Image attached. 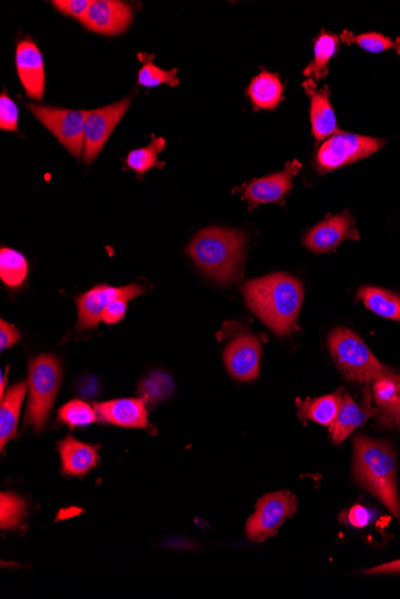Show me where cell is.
<instances>
[{
    "mask_svg": "<svg viewBox=\"0 0 400 599\" xmlns=\"http://www.w3.org/2000/svg\"><path fill=\"white\" fill-rule=\"evenodd\" d=\"M241 292L247 307L272 332L281 338L294 332L305 295L299 279L272 273L246 281Z\"/></svg>",
    "mask_w": 400,
    "mask_h": 599,
    "instance_id": "cell-1",
    "label": "cell"
},
{
    "mask_svg": "<svg viewBox=\"0 0 400 599\" xmlns=\"http://www.w3.org/2000/svg\"><path fill=\"white\" fill-rule=\"evenodd\" d=\"M397 473L396 451L389 442L363 435L354 438L355 484L377 498L400 522Z\"/></svg>",
    "mask_w": 400,
    "mask_h": 599,
    "instance_id": "cell-2",
    "label": "cell"
},
{
    "mask_svg": "<svg viewBox=\"0 0 400 599\" xmlns=\"http://www.w3.org/2000/svg\"><path fill=\"white\" fill-rule=\"evenodd\" d=\"M186 253L206 277L230 285L244 274L246 236L240 230L210 226L192 238Z\"/></svg>",
    "mask_w": 400,
    "mask_h": 599,
    "instance_id": "cell-3",
    "label": "cell"
},
{
    "mask_svg": "<svg viewBox=\"0 0 400 599\" xmlns=\"http://www.w3.org/2000/svg\"><path fill=\"white\" fill-rule=\"evenodd\" d=\"M327 346L333 362L345 380L373 384L397 375L375 357L360 335L348 328H336L327 336Z\"/></svg>",
    "mask_w": 400,
    "mask_h": 599,
    "instance_id": "cell-4",
    "label": "cell"
},
{
    "mask_svg": "<svg viewBox=\"0 0 400 599\" xmlns=\"http://www.w3.org/2000/svg\"><path fill=\"white\" fill-rule=\"evenodd\" d=\"M62 363L52 354H42L29 362V399L24 427L34 426L36 432L45 429L62 384Z\"/></svg>",
    "mask_w": 400,
    "mask_h": 599,
    "instance_id": "cell-5",
    "label": "cell"
},
{
    "mask_svg": "<svg viewBox=\"0 0 400 599\" xmlns=\"http://www.w3.org/2000/svg\"><path fill=\"white\" fill-rule=\"evenodd\" d=\"M384 145L383 139L338 132L321 145L315 160L317 169L321 174L329 173L375 154Z\"/></svg>",
    "mask_w": 400,
    "mask_h": 599,
    "instance_id": "cell-6",
    "label": "cell"
},
{
    "mask_svg": "<svg viewBox=\"0 0 400 599\" xmlns=\"http://www.w3.org/2000/svg\"><path fill=\"white\" fill-rule=\"evenodd\" d=\"M298 510V499L289 491L265 494L257 501L256 511L248 518L246 535L253 542H265Z\"/></svg>",
    "mask_w": 400,
    "mask_h": 599,
    "instance_id": "cell-7",
    "label": "cell"
},
{
    "mask_svg": "<svg viewBox=\"0 0 400 599\" xmlns=\"http://www.w3.org/2000/svg\"><path fill=\"white\" fill-rule=\"evenodd\" d=\"M30 110L47 130H50L60 144L76 158L84 150V131L88 110L63 109L48 106L29 105Z\"/></svg>",
    "mask_w": 400,
    "mask_h": 599,
    "instance_id": "cell-8",
    "label": "cell"
},
{
    "mask_svg": "<svg viewBox=\"0 0 400 599\" xmlns=\"http://www.w3.org/2000/svg\"><path fill=\"white\" fill-rule=\"evenodd\" d=\"M143 293L138 284L113 287L106 284L93 287L76 299L78 308L77 330L96 329L102 321L103 313L115 299L124 298L132 301Z\"/></svg>",
    "mask_w": 400,
    "mask_h": 599,
    "instance_id": "cell-9",
    "label": "cell"
},
{
    "mask_svg": "<svg viewBox=\"0 0 400 599\" xmlns=\"http://www.w3.org/2000/svg\"><path fill=\"white\" fill-rule=\"evenodd\" d=\"M132 97H126L113 105L88 110L86 131H84V161L88 164L94 162L111 137L114 128L129 109Z\"/></svg>",
    "mask_w": 400,
    "mask_h": 599,
    "instance_id": "cell-10",
    "label": "cell"
},
{
    "mask_svg": "<svg viewBox=\"0 0 400 599\" xmlns=\"http://www.w3.org/2000/svg\"><path fill=\"white\" fill-rule=\"evenodd\" d=\"M263 347L257 336L242 333L229 342L223 359L229 375L240 382L257 380Z\"/></svg>",
    "mask_w": 400,
    "mask_h": 599,
    "instance_id": "cell-11",
    "label": "cell"
},
{
    "mask_svg": "<svg viewBox=\"0 0 400 599\" xmlns=\"http://www.w3.org/2000/svg\"><path fill=\"white\" fill-rule=\"evenodd\" d=\"M359 241L360 232L356 222L348 212L326 218L324 222L315 225L303 240L307 249L315 254L330 253L344 241Z\"/></svg>",
    "mask_w": 400,
    "mask_h": 599,
    "instance_id": "cell-12",
    "label": "cell"
},
{
    "mask_svg": "<svg viewBox=\"0 0 400 599\" xmlns=\"http://www.w3.org/2000/svg\"><path fill=\"white\" fill-rule=\"evenodd\" d=\"M132 20L133 11L129 4L119 0H95L82 23L90 32L113 36L126 32Z\"/></svg>",
    "mask_w": 400,
    "mask_h": 599,
    "instance_id": "cell-13",
    "label": "cell"
},
{
    "mask_svg": "<svg viewBox=\"0 0 400 599\" xmlns=\"http://www.w3.org/2000/svg\"><path fill=\"white\" fill-rule=\"evenodd\" d=\"M16 70L18 78L30 99H44L46 73L44 58L33 41L23 40L16 48Z\"/></svg>",
    "mask_w": 400,
    "mask_h": 599,
    "instance_id": "cell-14",
    "label": "cell"
},
{
    "mask_svg": "<svg viewBox=\"0 0 400 599\" xmlns=\"http://www.w3.org/2000/svg\"><path fill=\"white\" fill-rule=\"evenodd\" d=\"M301 163L293 161L287 164L281 173L253 180L245 187L244 199L253 206L276 203L293 187V180L300 173Z\"/></svg>",
    "mask_w": 400,
    "mask_h": 599,
    "instance_id": "cell-15",
    "label": "cell"
},
{
    "mask_svg": "<svg viewBox=\"0 0 400 599\" xmlns=\"http://www.w3.org/2000/svg\"><path fill=\"white\" fill-rule=\"evenodd\" d=\"M94 408L105 424L126 429H147L149 426L147 401L143 397L99 402Z\"/></svg>",
    "mask_w": 400,
    "mask_h": 599,
    "instance_id": "cell-16",
    "label": "cell"
},
{
    "mask_svg": "<svg viewBox=\"0 0 400 599\" xmlns=\"http://www.w3.org/2000/svg\"><path fill=\"white\" fill-rule=\"evenodd\" d=\"M341 394V405H339L337 417L330 426L331 439L336 445L342 444L351 433L377 414L371 408V393L368 390L363 405H359L347 391L341 390Z\"/></svg>",
    "mask_w": 400,
    "mask_h": 599,
    "instance_id": "cell-17",
    "label": "cell"
},
{
    "mask_svg": "<svg viewBox=\"0 0 400 599\" xmlns=\"http://www.w3.org/2000/svg\"><path fill=\"white\" fill-rule=\"evenodd\" d=\"M63 472L70 476H84L98 466L100 446L80 442L75 437H65L58 443Z\"/></svg>",
    "mask_w": 400,
    "mask_h": 599,
    "instance_id": "cell-18",
    "label": "cell"
},
{
    "mask_svg": "<svg viewBox=\"0 0 400 599\" xmlns=\"http://www.w3.org/2000/svg\"><path fill=\"white\" fill-rule=\"evenodd\" d=\"M306 93L311 97V121L314 137L324 140L338 133L335 110L330 103L329 88L318 90L313 79L303 83Z\"/></svg>",
    "mask_w": 400,
    "mask_h": 599,
    "instance_id": "cell-19",
    "label": "cell"
},
{
    "mask_svg": "<svg viewBox=\"0 0 400 599\" xmlns=\"http://www.w3.org/2000/svg\"><path fill=\"white\" fill-rule=\"evenodd\" d=\"M373 397L379 407L378 424L400 430V375L373 383Z\"/></svg>",
    "mask_w": 400,
    "mask_h": 599,
    "instance_id": "cell-20",
    "label": "cell"
},
{
    "mask_svg": "<svg viewBox=\"0 0 400 599\" xmlns=\"http://www.w3.org/2000/svg\"><path fill=\"white\" fill-rule=\"evenodd\" d=\"M28 390V382H21L6 391L0 406V448L4 452L5 445L16 436L18 419L24 397Z\"/></svg>",
    "mask_w": 400,
    "mask_h": 599,
    "instance_id": "cell-21",
    "label": "cell"
},
{
    "mask_svg": "<svg viewBox=\"0 0 400 599\" xmlns=\"http://www.w3.org/2000/svg\"><path fill=\"white\" fill-rule=\"evenodd\" d=\"M247 95L254 109L272 110L277 108L283 99V84L274 73L263 71L252 79Z\"/></svg>",
    "mask_w": 400,
    "mask_h": 599,
    "instance_id": "cell-22",
    "label": "cell"
},
{
    "mask_svg": "<svg viewBox=\"0 0 400 599\" xmlns=\"http://www.w3.org/2000/svg\"><path fill=\"white\" fill-rule=\"evenodd\" d=\"M341 390L337 393L317 397V399L296 400L299 418L302 421H314L319 425L331 426L335 421L339 405H341Z\"/></svg>",
    "mask_w": 400,
    "mask_h": 599,
    "instance_id": "cell-23",
    "label": "cell"
},
{
    "mask_svg": "<svg viewBox=\"0 0 400 599\" xmlns=\"http://www.w3.org/2000/svg\"><path fill=\"white\" fill-rule=\"evenodd\" d=\"M365 307L383 319L400 322V295L375 286H363L357 293Z\"/></svg>",
    "mask_w": 400,
    "mask_h": 599,
    "instance_id": "cell-24",
    "label": "cell"
},
{
    "mask_svg": "<svg viewBox=\"0 0 400 599\" xmlns=\"http://www.w3.org/2000/svg\"><path fill=\"white\" fill-rule=\"evenodd\" d=\"M339 40L336 35L323 32L319 35L314 45V60L309 64L303 75L319 81L329 73V63L333 55L338 51Z\"/></svg>",
    "mask_w": 400,
    "mask_h": 599,
    "instance_id": "cell-25",
    "label": "cell"
},
{
    "mask_svg": "<svg viewBox=\"0 0 400 599\" xmlns=\"http://www.w3.org/2000/svg\"><path fill=\"white\" fill-rule=\"evenodd\" d=\"M28 277V261L15 249L0 250V278L6 287L18 290L26 283Z\"/></svg>",
    "mask_w": 400,
    "mask_h": 599,
    "instance_id": "cell-26",
    "label": "cell"
},
{
    "mask_svg": "<svg viewBox=\"0 0 400 599\" xmlns=\"http://www.w3.org/2000/svg\"><path fill=\"white\" fill-rule=\"evenodd\" d=\"M166 148V139L154 137L145 148L133 150L126 158L127 167L136 171L138 175L147 174L150 169L155 167L162 168L165 163L159 161V154Z\"/></svg>",
    "mask_w": 400,
    "mask_h": 599,
    "instance_id": "cell-27",
    "label": "cell"
},
{
    "mask_svg": "<svg viewBox=\"0 0 400 599\" xmlns=\"http://www.w3.org/2000/svg\"><path fill=\"white\" fill-rule=\"evenodd\" d=\"M138 57L143 61V66L138 72L139 85H142L144 88H156L163 84L178 87L180 81L177 77V69L169 71L160 69V67H157L153 63V55L142 53Z\"/></svg>",
    "mask_w": 400,
    "mask_h": 599,
    "instance_id": "cell-28",
    "label": "cell"
},
{
    "mask_svg": "<svg viewBox=\"0 0 400 599\" xmlns=\"http://www.w3.org/2000/svg\"><path fill=\"white\" fill-rule=\"evenodd\" d=\"M27 517V503L14 493L0 495V528L15 530Z\"/></svg>",
    "mask_w": 400,
    "mask_h": 599,
    "instance_id": "cell-29",
    "label": "cell"
},
{
    "mask_svg": "<svg viewBox=\"0 0 400 599\" xmlns=\"http://www.w3.org/2000/svg\"><path fill=\"white\" fill-rule=\"evenodd\" d=\"M58 418L71 429H76V427L94 424L95 421H98L99 415L95 408L89 406L87 402L72 400L59 409Z\"/></svg>",
    "mask_w": 400,
    "mask_h": 599,
    "instance_id": "cell-30",
    "label": "cell"
},
{
    "mask_svg": "<svg viewBox=\"0 0 400 599\" xmlns=\"http://www.w3.org/2000/svg\"><path fill=\"white\" fill-rule=\"evenodd\" d=\"M345 44H356L359 45L362 50L371 53H380L389 50H395L400 55V39L392 40L387 38L385 35L377 33H368L362 35H355L353 33L344 30L341 36Z\"/></svg>",
    "mask_w": 400,
    "mask_h": 599,
    "instance_id": "cell-31",
    "label": "cell"
},
{
    "mask_svg": "<svg viewBox=\"0 0 400 599\" xmlns=\"http://www.w3.org/2000/svg\"><path fill=\"white\" fill-rule=\"evenodd\" d=\"M172 389V382L165 375H160L153 378H148L141 384L139 393H141L145 401L159 402L163 397L169 394Z\"/></svg>",
    "mask_w": 400,
    "mask_h": 599,
    "instance_id": "cell-32",
    "label": "cell"
},
{
    "mask_svg": "<svg viewBox=\"0 0 400 599\" xmlns=\"http://www.w3.org/2000/svg\"><path fill=\"white\" fill-rule=\"evenodd\" d=\"M0 130L6 132L18 130V107L5 91L0 96Z\"/></svg>",
    "mask_w": 400,
    "mask_h": 599,
    "instance_id": "cell-33",
    "label": "cell"
},
{
    "mask_svg": "<svg viewBox=\"0 0 400 599\" xmlns=\"http://www.w3.org/2000/svg\"><path fill=\"white\" fill-rule=\"evenodd\" d=\"M90 4H92L90 0H56L53 2L54 8L62 14L78 18L81 21L86 16Z\"/></svg>",
    "mask_w": 400,
    "mask_h": 599,
    "instance_id": "cell-34",
    "label": "cell"
},
{
    "mask_svg": "<svg viewBox=\"0 0 400 599\" xmlns=\"http://www.w3.org/2000/svg\"><path fill=\"white\" fill-rule=\"evenodd\" d=\"M127 299L119 298L108 305L105 313H103L102 321L107 325H115L124 319L127 310Z\"/></svg>",
    "mask_w": 400,
    "mask_h": 599,
    "instance_id": "cell-35",
    "label": "cell"
},
{
    "mask_svg": "<svg viewBox=\"0 0 400 599\" xmlns=\"http://www.w3.org/2000/svg\"><path fill=\"white\" fill-rule=\"evenodd\" d=\"M20 339L21 334L14 326L4 320L0 321V348L2 351L15 346Z\"/></svg>",
    "mask_w": 400,
    "mask_h": 599,
    "instance_id": "cell-36",
    "label": "cell"
},
{
    "mask_svg": "<svg viewBox=\"0 0 400 599\" xmlns=\"http://www.w3.org/2000/svg\"><path fill=\"white\" fill-rule=\"evenodd\" d=\"M347 522L357 529L365 528L371 522V513L365 506L355 505L348 512Z\"/></svg>",
    "mask_w": 400,
    "mask_h": 599,
    "instance_id": "cell-37",
    "label": "cell"
},
{
    "mask_svg": "<svg viewBox=\"0 0 400 599\" xmlns=\"http://www.w3.org/2000/svg\"><path fill=\"white\" fill-rule=\"evenodd\" d=\"M367 576H381V574H400V559L386 562V564L368 568L363 571Z\"/></svg>",
    "mask_w": 400,
    "mask_h": 599,
    "instance_id": "cell-38",
    "label": "cell"
},
{
    "mask_svg": "<svg viewBox=\"0 0 400 599\" xmlns=\"http://www.w3.org/2000/svg\"><path fill=\"white\" fill-rule=\"evenodd\" d=\"M9 371L10 368L8 366V369H6L5 374L2 376V383H0V399H2V397L5 395V388H6V383H8L9 380Z\"/></svg>",
    "mask_w": 400,
    "mask_h": 599,
    "instance_id": "cell-39",
    "label": "cell"
}]
</instances>
